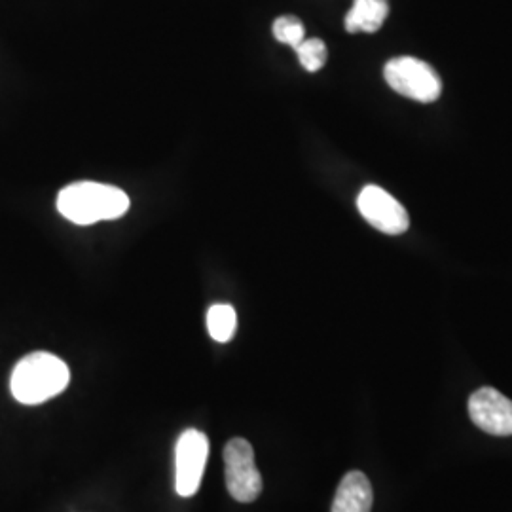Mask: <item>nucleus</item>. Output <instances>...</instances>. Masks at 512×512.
<instances>
[{"instance_id": "nucleus-9", "label": "nucleus", "mask_w": 512, "mask_h": 512, "mask_svg": "<svg viewBox=\"0 0 512 512\" xmlns=\"http://www.w3.org/2000/svg\"><path fill=\"white\" fill-rule=\"evenodd\" d=\"M387 14H389L387 0H355L346 16V31L376 33L382 29Z\"/></svg>"}, {"instance_id": "nucleus-5", "label": "nucleus", "mask_w": 512, "mask_h": 512, "mask_svg": "<svg viewBox=\"0 0 512 512\" xmlns=\"http://www.w3.org/2000/svg\"><path fill=\"white\" fill-rule=\"evenodd\" d=\"M209 458V440L198 429H188L175 446V490L181 497H192L200 490Z\"/></svg>"}, {"instance_id": "nucleus-7", "label": "nucleus", "mask_w": 512, "mask_h": 512, "mask_svg": "<svg viewBox=\"0 0 512 512\" xmlns=\"http://www.w3.org/2000/svg\"><path fill=\"white\" fill-rule=\"evenodd\" d=\"M469 416L488 435H512V401L494 387L476 389L469 399Z\"/></svg>"}, {"instance_id": "nucleus-2", "label": "nucleus", "mask_w": 512, "mask_h": 512, "mask_svg": "<svg viewBox=\"0 0 512 512\" xmlns=\"http://www.w3.org/2000/svg\"><path fill=\"white\" fill-rule=\"evenodd\" d=\"M129 209L128 194L116 186L103 183H74L57 196V211L80 226L99 220L120 219Z\"/></svg>"}, {"instance_id": "nucleus-3", "label": "nucleus", "mask_w": 512, "mask_h": 512, "mask_svg": "<svg viewBox=\"0 0 512 512\" xmlns=\"http://www.w3.org/2000/svg\"><path fill=\"white\" fill-rule=\"evenodd\" d=\"M384 76L391 90L420 103H433L442 93V80L437 71L429 63L410 55L387 61Z\"/></svg>"}, {"instance_id": "nucleus-4", "label": "nucleus", "mask_w": 512, "mask_h": 512, "mask_svg": "<svg viewBox=\"0 0 512 512\" xmlns=\"http://www.w3.org/2000/svg\"><path fill=\"white\" fill-rule=\"evenodd\" d=\"M226 488L239 503H253L262 492V476L255 463V450L245 439H232L224 448Z\"/></svg>"}, {"instance_id": "nucleus-12", "label": "nucleus", "mask_w": 512, "mask_h": 512, "mask_svg": "<svg viewBox=\"0 0 512 512\" xmlns=\"http://www.w3.org/2000/svg\"><path fill=\"white\" fill-rule=\"evenodd\" d=\"M274 37L277 42L287 44L296 50L306 38V29L300 19L294 16H281L274 21Z\"/></svg>"}, {"instance_id": "nucleus-6", "label": "nucleus", "mask_w": 512, "mask_h": 512, "mask_svg": "<svg viewBox=\"0 0 512 512\" xmlns=\"http://www.w3.org/2000/svg\"><path fill=\"white\" fill-rule=\"evenodd\" d=\"M357 209L370 226L389 236H399L410 228L408 213L401 202L376 184H368L361 190Z\"/></svg>"}, {"instance_id": "nucleus-8", "label": "nucleus", "mask_w": 512, "mask_h": 512, "mask_svg": "<svg viewBox=\"0 0 512 512\" xmlns=\"http://www.w3.org/2000/svg\"><path fill=\"white\" fill-rule=\"evenodd\" d=\"M374 492L368 476L361 471H351L342 478L330 512H370Z\"/></svg>"}, {"instance_id": "nucleus-11", "label": "nucleus", "mask_w": 512, "mask_h": 512, "mask_svg": "<svg viewBox=\"0 0 512 512\" xmlns=\"http://www.w3.org/2000/svg\"><path fill=\"white\" fill-rule=\"evenodd\" d=\"M298 55V61L308 73H317L327 63V46L321 38H304V42L294 50Z\"/></svg>"}, {"instance_id": "nucleus-1", "label": "nucleus", "mask_w": 512, "mask_h": 512, "mask_svg": "<svg viewBox=\"0 0 512 512\" xmlns=\"http://www.w3.org/2000/svg\"><path fill=\"white\" fill-rule=\"evenodd\" d=\"M71 384V370L59 357L37 351L19 359L10 378V391L21 404H42L61 395Z\"/></svg>"}, {"instance_id": "nucleus-10", "label": "nucleus", "mask_w": 512, "mask_h": 512, "mask_svg": "<svg viewBox=\"0 0 512 512\" xmlns=\"http://www.w3.org/2000/svg\"><path fill=\"white\" fill-rule=\"evenodd\" d=\"M238 329V315L230 304H215L207 311V330L211 338L220 344H226L234 338Z\"/></svg>"}]
</instances>
